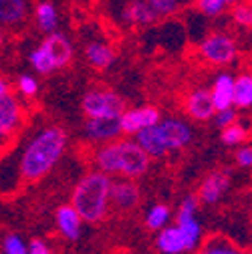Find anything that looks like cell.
<instances>
[{
    "label": "cell",
    "mask_w": 252,
    "mask_h": 254,
    "mask_svg": "<svg viewBox=\"0 0 252 254\" xmlns=\"http://www.w3.org/2000/svg\"><path fill=\"white\" fill-rule=\"evenodd\" d=\"M228 14L234 26L242 28V30H252V2L248 0H238V2L228 6Z\"/></svg>",
    "instance_id": "cell-25"
},
{
    "label": "cell",
    "mask_w": 252,
    "mask_h": 254,
    "mask_svg": "<svg viewBox=\"0 0 252 254\" xmlns=\"http://www.w3.org/2000/svg\"><path fill=\"white\" fill-rule=\"evenodd\" d=\"M222 2H224L226 6H230V4H234V2H238V0H222Z\"/></svg>",
    "instance_id": "cell-36"
},
{
    "label": "cell",
    "mask_w": 252,
    "mask_h": 254,
    "mask_svg": "<svg viewBox=\"0 0 252 254\" xmlns=\"http://www.w3.org/2000/svg\"><path fill=\"white\" fill-rule=\"evenodd\" d=\"M248 2H252V0H248Z\"/></svg>",
    "instance_id": "cell-37"
},
{
    "label": "cell",
    "mask_w": 252,
    "mask_h": 254,
    "mask_svg": "<svg viewBox=\"0 0 252 254\" xmlns=\"http://www.w3.org/2000/svg\"><path fill=\"white\" fill-rule=\"evenodd\" d=\"M111 176L93 170L87 176H83L73 194H71V206L77 210V214L87 224H99V222L109 214V190H111Z\"/></svg>",
    "instance_id": "cell-4"
},
{
    "label": "cell",
    "mask_w": 252,
    "mask_h": 254,
    "mask_svg": "<svg viewBox=\"0 0 252 254\" xmlns=\"http://www.w3.org/2000/svg\"><path fill=\"white\" fill-rule=\"evenodd\" d=\"M214 123L222 129V127H226V125H232L234 121H238V109L236 107H226V109H218L216 113H214Z\"/></svg>",
    "instance_id": "cell-31"
},
{
    "label": "cell",
    "mask_w": 252,
    "mask_h": 254,
    "mask_svg": "<svg viewBox=\"0 0 252 254\" xmlns=\"http://www.w3.org/2000/svg\"><path fill=\"white\" fill-rule=\"evenodd\" d=\"M119 16L127 26H137V28L151 26L160 20V16L153 12V8L145 2V0H127V2L121 6Z\"/></svg>",
    "instance_id": "cell-15"
},
{
    "label": "cell",
    "mask_w": 252,
    "mask_h": 254,
    "mask_svg": "<svg viewBox=\"0 0 252 254\" xmlns=\"http://www.w3.org/2000/svg\"><path fill=\"white\" fill-rule=\"evenodd\" d=\"M155 248L160 250V254H186L188 246L186 240L182 236V232L178 230V226L168 224L162 230H157L155 236Z\"/></svg>",
    "instance_id": "cell-20"
},
{
    "label": "cell",
    "mask_w": 252,
    "mask_h": 254,
    "mask_svg": "<svg viewBox=\"0 0 252 254\" xmlns=\"http://www.w3.org/2000/svg\"><path fill=\"white\" fill-rule=\"evenodd\" d=\"M145 2L153 8V12L160 18H170V16L182 12L190 0H145Z\"/></svg>",
    "instance_id": "cell-27"
},
{
    "label": "cell",
    "mask_w": 252,
    "mask_h": 254,
    "mask_svg": "<svg viewBox=\"0 0 252 254\" xmlns=\"http://www.w3.org/2000/svg\"><path fill=\"white\" fill-rule=\"evenodd\" d=\"M16 91H18L20 97L33 99V97H37L39 91H41V83H39V79H37L35 75L20 73L18 79H16Z\"/></svg>",
    "instance_id": "cell-29"
},
{
    "label": "cell",
    "mask_w": 252,
    "mask_h": 254,
    "mask_svg": "<svg viewBox=\"0 0 252 254\" xmlns=\"http://www.w3.org/2000/svg\"><path fill=\"white\" fill-rule=\"evenodd\" d=\"M230 190V174L228 170H212L198 188V202L204 206H214L222 200Z\"/></svg>",
    "instance_id": "cell-13"
},
{
    "label": "cell",
    "mask_w": 252,
    "mask_h": 254,
    "mask_svg": "<svg viewBox=\"0 0 252 254\" xmlns=\"http://www.w3.org/2000/svg\"><path fill=\"white\" fill-rule=\"evenodd\" d=\"M135 141L151 160H162V157L182 151L194 141L192 125L182 117H162L147 129L135 135Z\"/></svg>",
    "instance_id": "cell-3"
},
{
    "label": "cell",
    "mask_w": 252,
    "mask_h": 254,
    "mask_svg": "<svg viewBox=\"0 0 252 254\" xmlns=\"http://www.w3.org/2000/svg\"><path fill=\"white\" fill-rule=\"evenodd\" d=\"M220 139L226 147H238L248 139V127L242 125L240 121H234L232 125L222 127V133H220Z\"/></svg>",
    "instance_id": "cell-26"
},
{
    "label": "cell",
    "mask_w": 252,
    "mask_h": 254,
    "mask_svg": "<svg viewBox=\"0 0 252 254\" xmlns=\"http://www.w3.org/2000/svg\"><path fill=\"white\" fill-rule=\"evenodd\" d=\"M81 109L85 117H119L125 109V101L113 89L93 87L83 95Z\"/></svg>",
    "instance_id": "cell-7"
},
{
    "label": "cell",
    "mask_w": 252,
    "mask_h": 254,
    "mask_svg": "<svg viewBox=\"0 0 252 254\" xmlns=\"http://www.w3.org/2000/svg\"><path fill=\"white\" fill-rule=\"evenodd\" d=\"M170 220H172V208L168 204H153L145 212V228L151 232H157L164 226H168Z\"/></svg>",
    "instance_id": "cell-24"
},
{
    "label": "cell",
    "mask_w": 252,
    "mask_h": 254,
    "mask_svg": "<svg viewBox=\"0 0 252 254\" xmlns=\"http://www.w3.org/2000/svg\"><path fill=\"white\" fill-rule=\"evenodd\" d=\"M83 135L93 145H101L121 137V125L119 117H85Z\"/></svg>",
    "instance_id": "cell-12"
},
{
    "label": "cell",
    "mask_w": 252,
    "mask_h": 254,
    "mask_svg": "<svg viewBox=\"0 0 252 254\" xmlns=\"http://www.w3.org/2000/svg\"><path fill=\"white\" fill-rule=\"evenodd\" d=\"M208 89H210L216 111L226 109V107H234V73H230L226 69H220Z\"/></svg>",
    "instance_id": "cell-17"
},
{
    "label": "cell",
    "mask_w": 252,
    "mask_h": 254,
    "mask_svg": "<svg viewBox=\"0 0 252 254\" xmlns=\"http://www.w3.org/2000/svg\"><path fill=\"white\" fill-rule=\"evenodd\" d=\"M33 16H35V24H37V28L41 30V33L49 35V33H55V30H59L61 12H59V8L53 2H49V0H43V2H39L35 6Z\"/></svg>",
    "instance_id": "cell-21"
},
{
    "label": "cell",
    "mask_w": 252,
    "mask_h": 254,
    "mask_svg": "<svg viewBox=\"0 0 252 254\" xmlns=\"http://www.w3.org/2000/svg\"><path fill=\"white\" fill-rule=\"evenodd\" d=\"M234 107L252 109V71L234 75Z\"/></svg>",
    "instance_id": "cell-22"
},
{
    "label": "cell",
    "mask_w": 252,
    "mask_h": 254,
    "mask_svg": "<svg viewBox=\"0 0 252 254\" xmlns=\"http://www.w3.org/2000/svg\"><path fill=\"white\" fill-rule=\"evenodd\" d=\"M93 164H95V170L111 178L139 180L147 174L151 166V157L141 149V145L135 139L117 137L95 147Z\"/></svg>",
    "instance_id": "cell-2"
},
{
    "label": "cell",
    "mask_w": 252,
    "mask_h": 254,
    "mask_svg": "<svg viewBox=\"0 0 252 254\" xmlns=\"http://www.w3.org/2000/svg\"><path fill=\"white\" fill-rule=\"evenodd\" d=\"M192 2L204 18H220L228 10V6L222 2V0H192Z\"/></svg>",
    "instance_id": "cell-28"
},
{
    "label": "cell",
    "mask_w": 252,
    "mask_h": 254,
    "mask_svg": "<svg viewBox=\"0 0 252 254\" xmlns=\"http://www.w3.org/2000/svg\"><path fill=\"white\" fill-rule=\"evenodd\" d=\"M198 206H200V202L196 196H186L176 212V226L186 240L188 252H194L200 246V242L204 240L202 224L198 220Z\"/></svg>",
    "instance_id": "cell-8"
},
{
    "label": "cell",
    "mask_w": 252,
    "mask_h": 254,
    "mask_svg": "<svg viewBox=\"0 0 252 254\" xmlns=\"http://www.w3.org/2000/svg\"><path fill=\"white\" fill-rule=\"evenodd\" d=\"M28 254H53V250H51V246L45 240L33 238L28 242Z\"/></svg>",
    "instance_id": "cell-33"
},
{
    "label": "cell",
    "mask_w": 252,
    "mask_h": 254,
    "mask_svg": "<svg viewBox=\"0 0 252 254\" xmlns=\"http://www.w3.org/2000/svg\"><path fill=\"white\" fill-rule=\"evenodd\" d=\"M234 160H236V164H238L240 168L250 170V168H252V145H244V143L238 145Z\"/></svg>",
    "instance_id": "cell-32"
},
{
    "label": "cell",
    "mask_w": 252,
    "mask_h": 254,
    "mask_svg": "<svg viewBox=\"0 0 252 254\" xmlns=\"http://www.w3.org/2000/svg\"><path fill=\"white\" fill-rule=\"evenodd\" d=\"M85 61L93 69L97 71H107L115 65L117 61V53L113 49V45L109 41H101V39H93L85 45Z\"/></svg>",
    "instance_id": "cell-16"
},
{
    "label": "cell",
    "mask_w": 252,
    "mask_h": 254,
    "mask_svg": "<svg viewBox=\"0 0 252 254\" xmlns=\"http://www.w3.org/2000/svg\"><path fill=\"white\" fill-rule=\"evenodd\" d=\"M194 252L196 254H246L224 236H210L208 240H202Z\"/></svg>",
    "instance_id": "cell-23"
},
{
    "label": "cell",
    "mask_w": 252,
    "mask_h": 254,
    "mask_svg": "<svg viewBox=\"0 0 252 254\" xmlns=\"http://www.w3.org/2000/svg\"><path fill=\"white\" fill-rule=\"evenodd\" d=\"M162 119V111L155 105H137V107H125L123 113L119 115V125L121 133L127 137H135L139 131L147 129L153 123Z\"/></svg>",
    "instance_id": "cell-10"
},
{
    "label": "cell",
    "mask_w": 252,
    "mask_h": 254,
    "mask_svg": "<svg viewBox=\"0 0 252 254\" xmlns=\"http://www.w3.org/2000/svg\"><path fill=\"white\" fill-rule=\"evenodd\" d=\"M10 93V83L0 75V97H4V95H8Z\"/></svg>",
    "instance_id": "cell-34"
},
{
    "label": "cell",
    "mask_w": 252,
    "mask_h": 254,
    "mask_svg": "<svg viewBox=\"0 0 252 254\" xmlns=\"http://www.w3.org/2000/svg\"><path fill=\"white\" fill-rule=\"evenodd\" d=\"M75 57V47L71 43V39L55 30V33L45 35V39L39 43V47H35L28 53V65L33 67V71L37 75H53L61 69L69 67Z\"/></svg>",
    "instance_id": "cell-5"
},
{
    "label": "cell",
    "mask_w": 252,
    "mask_h": 254,
    "mask_svg": "<svg viewBox=\"0 0 252 254\" xmlns=\"http://www.w3.org/2000/svg\"><path fill=\"white\" fill-rule=\"evenodd\" d=\"M4 45V30H2V26H0V47Z\"/></svg>",
    "instance_id": "cell-35"
},
{
    "label": "cell",
    "mask_w": 252,
    "mask_h": 254,
    "mask_svg": "<svg viewBox=\"0 0 252 254\" xmlns=\"http://www.w3.org/2000/svg\"><path fill=\"white\" fill-rule=\"evenodd\" d=\"M55 224L57 230L65 236L69 242H77L83 234V218L77 214V210L71 204H63L55 212Z\"/></svg>",
    "instance_id": "cell-18"
},
{
    "label": "cell",
    "mask_w": 252,
    "mask_h": 254,
    "mask_svg": "<svg viewBox=\"0 0 252 254\" xmlns=\"http://www.w3.org/2000/svg\"><path fill=\"white\" fill-rule=\"evenodd\" d=\"M67 145H69V135L63 127L59 125L43 127L35 137H30L28 145L20 155L18 170L22 180L39 182L47 174H51V170L65 155Z\"/></svg>",
    "instance_id": "cell-1"
},
{
    "label": "cell",
    "mask_w": 252,
    "mask_h": 254,
    "mask_svg": "<svg viewBox=\"0 0 252 254\" xmlns=\"http://www.w3.org/2000/svg\"><path fill=\"white\" fill-rule=\"evenodd\" d=\"M2 254H28V244L20 234H6L2 240Z\"/></svg>",
    "instance_id": "cell-30"
},
{
    "label": "cell",
    "mask_w": 252,
    "mask_h": 254,
    "mask_svg": "<svg viewBox=\"0 0 252 254\" xmlns=\"http://www.w3.org/2000/svg\"><path fill=\"white\" fill-rule=\"evenodd\" d=\"M196 55L208 67L228 69L234 63H238L240 47L234 35L226 33V30H214V33H208L198 41Z\"/></svg>",
    "instance_id": "cell-6"
},
{
    "label": "cell",
    "mask_w": 252,
    "mask_h": 254,
    "mask_svg": "<svg viewBox=\"0 0 252 254\" xmlns=\"http://www.w3.org/2000/svg\"><path fill=\"white\" fill-rule=\"evenodd\" d=\"M141 190L135 184V180L127 178H113L111 190H109V204L117 212H131L139 206Z\"/></svg>",
    "instance_id": "cell-11"
},
{
    "label": "cell",
    "mask_w": 252,
    "mask_h": 254,
    "mask_svg": "<svg viewBox=\"0 0 252 254\" xmlns=\"http://www.w3.org/2000/svg\"><path fill=\"white\" fill-rule=\"evenodd\" d=\"M28 0H0V26L18 28L28 18Z\"/></svg>",
    "instance_id": "cell-19"
},
{
    "label": "cell",
    "mask_w": 252,
    "mask_h": 254,
    "mask_svg": "<svg viewBox=\"0 0 252 254\" xmlns=\"http://www.w3.org/2000/svg\"><path fill=\"white\" fill-rule=\"evenodd\" d=\"M184 111L188 117L198 121V123L210 121L216 113L210 89L208 87H194V89L188 91L186 97H184Z\"/></svg>",
    "instance_id": "cell-14"
},
{
    "label": "cell",
    "mask_w": 252,
    "mask_h": 254,
    "mask_svg": "<svg viewBox=\"0 0 252 254\" xmlns=\"http://www.w3.org/2000/svg\"><path fill=\"white\" fill-rule=\"evenodd\" d=\"M24 123V107L12 93L0 97V147L12 141Z\"/></svg>",
    "instance_id": "cell-9"
}]
</instances>
